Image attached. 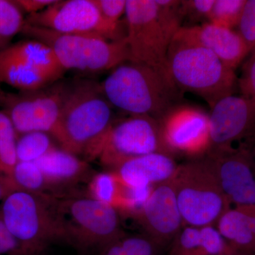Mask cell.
<instances>
[{"instance_id":"3","label":"cell","mask_w":255,"mask_h":255,"mask_svg":"<svg viewBox=\"0 0 255 255\" xmlns=\"http://www.w3.org/2000/svg\"><path fill=\"white\" fill-rule=\"evenodd\" d=\"M54 207L61 242L82 254L99 253L126 235L118 210L87 194L55 196Z\"/></svg>"},{"instance_id":"30","label":"cell","mask_w":255,"mask_h":255,"mask_svg":"<svg viewBox=\"0 0 255 255\" xmlns=\"http://www.w3.org/2000/svg\"><path fill=\"white\" fill-rule=\"evenodd\" d=\"M169 255H209L200 228L184 226L171 245Z\"/></svg>"},{"instance_id":"25","label":"cell","mask_w":255,"mask_h":255,"mask_svg":"<svg viewBox=\"0 0 255 255\" xmlns=\"http://www.w3.org/2000/svg\"><path fill=\"white\" fill-rule=\"evenodd\" d=\"M55 147L50 134L30 132L20 135L16 140L18 162H36Z\"/></svg>"},{"instance_id":"12","label":"cell","mask_w":255,"mask_h":255,"mask_svg":"<svg viewBox=\"0 0 255 255\" xmlns=\"http://www.w3.org/2000/svg\"><path fill=\"white\" fill-rule=\"evenodd\" d=\"M208 154L235 149L236 142L255 132V100L229 95L219 100L209 114Z\"/></svg>"},{"instance_id":"35","label":"cell","mask_w":255,"mask_h":255,"mask_svg":"<svg viewBox=\"0 0 255 255\" xmlns=\"http://www.w3.org/2000/svg\"><path fill=\"white\" fill-rule=\"evenodd\" d=\"M0 255H28L9 232L0 215Z\"/></svg>"},{"instance_id":"6","label":"cell","mask_w":255,"mask_h":255,"mask_svg":"<svg viewBox=\"0 0 255 255\" xmlns=\"http://www.w3.org/2000/svg\"><path fill=\"white\" fill-rule=\"evenodd\" d=\"M54 198L18 189L0 204L5 225L28 255H43L50 245L61 242Z\"/></svg>"},{"instance_id":"14","label":"cell","mask_w":255,"mask_h":255,"mask_svg":"<svg viewBox=\"0 0 255 255\" xmlns=\"http://www.w3.org/2000/svg\"><path fill=\"white\" fill-rule=\"evenodd\" d=\"M172 179L155 186L145 205L133 217L142 234L162 250L172 245L184 227Z\"/></svg>"},{"instance_id":"27","label":"cell","mask_w":255,"mask_h":255,"mask_svg":"<svg viewBox=\"0 0 255 255\" xmlns=\"http://www.w3.org/2000/svg\"><path fill=\"white\" fill-rule=\"evenodd\" d=\"M24 20L13 1L0 0V51L7 48L13 37L21 32Z\"/></svg>"},{"instance_id":"23","label":"cell","mask_w":255,"mask_h":255,"mask_svg":"<svg viewBox=\"0 0 255 255\" xmlns=\"http://www.w3.org/2000/svg\"><path fill=\"white\" fill-rule=\"evenodd\" d=\"M122 182L113 171L94 174L88 182L87 195L117 209Z\"/></svg>"},{"instance_id":"11","label":"cell","mask_w":255,"mask_h":255,"mask_svg":"<svg viewBox=\"0 0 255 255\" xmlns=\"http://www.w3.org/2000/svg\"><path fill=\"white\" fill-rule=\"evenodd\" d=\"M58 81L36 91L6 99L8 112L18 135L44 132L54 137L59 126L68 82Z\"/></svg>"},{"instance_id":"36","label":"cell","mask_w":255,"mask_h":255,"mask_svg":"<svg viewBox=\"0 0 255 255\" xmlns=\"http://www.w3.org/2000/svg\"><path fill=\"white\" fill-rule=\"evenodd\" d=\"M56 1L57 0H17L13 1L20 9H22L28 14L31 15L41 12Z\"/></svg>"},{"instance_id":"24","label":"cell","mask_w":255,"mask_h":255,"mask_svg":"<svg viewBox=\"0 0 255 255\" xmlns=\"http://www.w3.org/2000/svg\"><path fill=\"white\" fill-rule=\"evenodd\" d=\"M160 248L144 234L119 238L100 252V255H159Z\"/></svg>"},{"instance_id":"21","label":"cell","mask_w":255,"mask_h":255,"mask_svg":"<svg viewBox=\"0 0 255 255\" xmlns=\"http://www.w3.org/2000/svg\"><path fill=\"white\" fill-rule=\"evenodd\" d=\"M4 54L28 64L30 66L61 78L66 70L60 65L53 50L36 39L26 40L1 50Z\"/></svg>"},{"instance_id":"10","label":"cell","mask_w":255,"mask_h":255,"mask_svg":"<svg viewBox=\"0 0 255 255\" xmlns=\"http://www.w3.org/2000/svg\"><path fill=\"white\" fill-rule=\"evenodd\" d=\"M24 23L65 34L89 35L112 41L125 39L127 35V28L118 29L106 22L94 0H57L41 12L28 15Z\"/></svg>"},{"instance_id":"26","label":"cell","mask_w":255,"mask_h":255,"mask_svg":"<svg viewBox=\"0 0 255 255\" xmlns=\"http://www.w3.org/2000/svg\"><path fill=\"white\" fill-rule=\"evenodd\" d=\"M17 133L11 121L0 116V174L9 176L17 163Z\"/></svg>"},{"instance_id":"19","label":"cell","mask_w":255,"mask_h":255,"mask_svg":"<svg viewBox=\"0 0 255 255\" xmlns=\"http://www.w3.org/2000/svg\"><path fill=\"white\" fill-rule=\"evenodd\" d=\"M216 228L236 255H255V204L230 208Z\"/></svg>"},{"instance_id":"28","label":"cell","mask_w":255,"mask_h":255,"mask_svg":"<svg viewBox=\"0 0 255 255\" xmlns=\"http://www.w3.org/2000/svg\"><path fill=\"white\" fill-rule=\"evenodd\" d=\"M159 22L172 41L177 31L182 27L183 16L181 0H154Z\"/></svg>"},{"instance_id":"7","label":"cell","mask_w":255,"mask_h":255,"mask_svg":"<svg viewBox=\"0 0 255 255\" xmlns=\"http://www.w3.org/2000/svg\"><path fill=\"white\" fill-rule=\"evenodd\" d=\"M172 179L184 226H216L231 208L208 157L178 166Z\"/></svg>"},{"instance_id":"8","label":"cell","mask_w":255,"mask_h":255,"mask_svg":"<svg viewBox=\"0 0 255 255\" xmlns=\"http://www.w3.org/2000/svg\"><path fill=\"white\" fill-rule=\"evenodd\" d=\"M154 152L170 154L164 145L159 121L130 115L112 124L101 149V163L112 170L128 159Z\"/></svg>"},{"instance_id":"13","label":"cell","mask_w":255,"mask_h":255,"mask_svg":"<svg viewBox=\"0 0 255 255\" xmlns=\"http://www.w3.org/2000/svg\"><path fill=\"white\" fill-rule=\"evenodd\" d=\"M159 123L169 153L197 156L209 150V114L202 109L180 103L169 110Z\"/></svg>"},{"instance_id":"37","label":"cell","mask_w":255,"mask_h":255,"mask_svg":"<svg viewBox=\"0 0 255 255\" xmlns=\"http://www.w3.org/2000/svg\"><path fill=\"white\" fill-rule=\"evenodd\" d=\"M18 189L9 176L0 174V202L11 192Z\"/></svg>"},{"instance_id":"16","label":"cell","mask_w":255,"mask_h":255,"mask_svg":"<svg viewBox=\"0 0 255 255\" xmlns=\"http://www.w3.org/2000/svg\"><path fill=\"white\" fill-rule=\"evenodd\" d=\"M174 36L204 47L233 70L251 53L236 30L209 21L196 26H183Z\"/></svg>"},{"instance_id":"38","label":"cell","mask_w":255,"mask_h":255,"mask_svg":"<svg viewBox=\"0 0 255 255\" xmlns=\"http://www.w3.org/2000/svg\"><path fill=\"white\" fill-rule=\"evenodd\" d=\"M253 52H255V48H254V49H253V50H252L251 53H253Z\"/></svg>"},{"instance_id":"4","label":"cell","mask_w":255,"mask_h":255,"mask_svg":"<svg viewBox=\"0 0 255 255\" xmlns=\"http://www.w3.org/2000/svg\"><path fill=\"white\" fill-rule=\"evenodd\" d=\"M167 69L182 93L191 92L205 100L211 108L232 95L238 79L212 52L174 36L167 51Z\"/></svg>"},{"instance_id":"18","label":"cell","mask_w":255,"mask_h":255,"mask_svg":"<svg viewBox=\"0 0 255 255\" xmlns=\"http://www.w3.org/2000/svg\"><path fill=\"white\" fill-rule=\"evenodd\" d=\"M178 166L170 154L154 152L128 159L111 171L128 185L155 187L172 179Z\"/></svg>"},{"instance_id":"15","label":"cell","mask_w":255,"mask_h":255,"mask_svg":"<svg viewBox=\"0 0 255 255\" xmlns=\"http://www.w3.org/2000/svg\"><path fill=\"white\" fill-rule=\"evenodd\" d=\"M230 205L255 204V157L246 148L208 154Z\"/></svg>"},{"instance_id":"22","label":"cell","mask_w":255,"mask_h":255,"mask_svg":"<svg viewBox=\"0 0 255 255\" xmlns=\"http://www.w3.org/2000/svg\"><path fill=\"white\" fill-rule=\"evenodd\" d=\"M9 177L20 190L54 196L44 174L35 162H17Z\"/></svg>"},{"instance_id":"32","label":"cell","mask_w":255,"mask_h":255,"mask_svg":"<svg viewBox=\"0 0 255 255\" xmlns=\"http://www.w3.org/2000/svg\"><path fill=\"white\" fill-rule=\"evenodd\" d=\"M236 30L251 53L255 48V0H246Z\"/></svg>"},{"instance_id":"20","label":"cell","mask_w":255,"mask_h":255,"mask_svg":"<svg viewBox=\"0 0 255 255\" xmlns=\"http://www.w3.org/2000/svg\"><path fill=\"white\" fill-rule=\"evenodd\" d=\"M60 79L57 75L33 68L0 51V82L25 92L41 90Z\"/></svg>"},{"instance_id":"9","label":"cell","mask_w":255,"mask_h":255,"mask_svg":"<svg viewBox=\"0 0 255 255\" xmlns=\"http://www.w3.org/2000/svg\"><path fill=\"white\" fill-rule=\"evenodd\" d=\"M128 46L132 61L164 73L171 40L159 22L154 0H127L125 14Z\"/></svg>"},{"instance_id":"34","label":"cell","mask_w":255,"mask_h":255,"mask_svg":"<svg viewBox=\"0 0 255 255\" xmlns=\"http://www.w3.org/2000/svg\"><path fill=\"white\" fill-rule=\"evenodd\" d=\"M251 54L249 59L243 66L238 82L241 96L255 100V52Z\"/></svg>"},{"instance_id":"1","label":"cell","mask_w":255,"mask_h":255,"mask_svg":"<svg viewBox=\"0 0 255 255\" xmlns=\"http://www.w3.org/2000/svg\"><path fill=\"white\" fill-rule=\"evenodd\" d=\"M112 107L100 83L90 80L68 82L54 138L61 148L83 156L87 162L98 158L114 122Z\"/></svg>"},{"instance_id":"33","label":"cell","mask_w":255,"mask_h":255,"mask_svg":"<svg viewBox=\"0 0 255 255\" xmlns=\"http://www.w3.org/2000/svg\"><path fill=\"white\" fill-rule=\"evenodd\" d=\"M101 15L107 23L118 29H126L121 18L126 14L127 0H94Z\"/></svg>"},{"instance_id":"17","label":"cell","mask_w":255,"mask_h":255,"mask_svg":"<svg viewBox=\"0 0 255 255\" xmlns=\"http://www.w3.org/2000/svg\"><path fill=\"white\" fill-rule=\"evenodd\" d=\"M35 162L55 196L63 195V190L79 183L89 182L94 174L87 161L56 146Z\"/></svg>"},{"instance_id":"2","label":"cell","mask_w":255,"mask_h":255,"mask_svg":"<svg viewBox=\"0 0 255 255\" xmlns=\"http://www.w3.org/2000/svg\"><path fill=\"white\" fill-rule=\"evenodd\" d=\"M100 84L111 105L130 115L157 121L182 100V92L169 73L134 61L116 67Z\"/></svg>"},{"instance_id":"29","label":"cell","mask_w":255,"mask_h":255,"mask_svg":"<svg viewBox=\"0 0 255 255\" xmlns=\"http://www.w3.org/2000/svg\"><path fill=\"white\" fill-rule=\"evenodd\" d=\"M246 0H215L209 22L236 30Z\"/></svg>"},{"instance_id":"5","label":"cell","mask_w":255,"mask_h":255,"mask_svg":"<svg viewBox=\"0 0 255 255\" xmlns=\"http://www.w3.org/2000/svg\"><path fill=\"white\" fill-rule=\"evenodd\" d=\"M21 32L48 45L65 70L100 73L132 61L126 38L112 41L89 35L65 34L26 23Z\"/></svg>"},{"instance_id":"31","label":"cell","mask_w":255,"mask_h":255,"mask_svg":"<svg viewBox=\"0 0 255 255\" xmlns=\"http://www.w3.org/2000/svg\"><path fill=\"white\" fill-rule=\"evenodd\" d=\"M214 1L215 0H182L184 20L191 23L189 26L208 22Z\"/></svg>"}]
</instances>
